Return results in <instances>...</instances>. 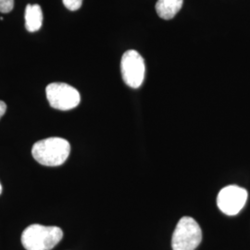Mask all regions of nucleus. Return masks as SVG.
I'll use <instances>...</instances> for the list:
<instances>
[{"instance_id":"nucleus-11","label":"nucleus","mask_w":250,"mask_h":250,"mask_svg":"<svg viewBox=\"0 0 250 250\" xmlns=\"http://www.w3.org/2000/svg\"><path fill=\"white\" fill-rule=\"evenodd\" d=\"M6 111H7V105H6V103L0 100V119L6 113Z\"/></svg>"},{"instance_id":"nucleus-2","label":"nucleus","mask_w":250,"mask_h":250,"mask_svg":"<svg viewBox=\"0 0 250 250\" xmlns=\"http://www.w3.org/2000/svg\"><path fill=\"white\" fill-rule=\"evenodd\" d=\"M62 237L60 227L32 224L22 232L21 244L26 250H51Z\"/></svg>"},{"instance_id":"nucleus-1","label":"nucleus","mask_w":250,"mask_h":250,"mask_svg":"<svg viewBox=\"0 0 250 250\" xmlns=\"http://www.w3.org/2000/svg\"><path fill=\"white\" fill-rule=\"evenodd\" d=\"M71 152V145L61 137H49L36 142L32 148L34 159L40 164L56 167L67 161Z\"/></svg>"},{"instance_id":"nucleus-8","label":"nucleus","mask_w":250,"mask_h":250,"mask_svg":"<svg viewBox=\"0 0 250 250\" xmlns=\"http://www.w3.org/2000/svg\"><path fill=\"white\" fill-rule=\"evenodd\" d=\"M184 0H158L156 3V11L161 19L170 20L183 7Z\"/></svg>"},{"instance_id":"nucleus-3","label":"nucleus","mask_w":250,"mask_h":250,"mask_svg":"<svg viewBox=\"0 0 250 250\" xmlns=\"http://www.w3.org/2000/svg\"><path fill=\"white\" fill-rule=\"evenodd\" d=\"M202 241V231L196 220L183 217L172 234L171 247L173 250H195Z\"/></svg>"},{"instance_id":"nucleus-6","label":"nucleus","mask_w":250,"mask_h":250,"mask_svg":"<svg viewBox=\"0 0 250 250\" xmlns=\"http://www.w3.org/2000/svg\"><path fill=\"white\" fill-rule=\"evenodd\" d=\"M248 200V191L237 186H228L223 188L218 197L217 205L224 214H238Z\"/></svg>"},{"instance_id":"nucleus-9","label":"nucleus","mask_w":250,"mask_h":250,"mask_svg":"<svg viewBox=\"0 0 250 250\" xmlns=\"http://www.w3.org/2000/svg\"><path fill=\"white\" fill-rule=\"evenodd\" d=\"M64 6L72 11L80 9L83 4V0H62Z\"/></svg>"},{"instance_id":"nucleus-4","label":"nucleus","mask_w":250,"mask_h":250,"mask_svg":"<svg viewBox=\"0 0 250 250\" xmlns=\"http://www.w3.org/2000/svg\"><path fill=\"white\" fill-rule=\"evenodd\" d=\"M49 105L59 110H70L79 105L80 93L72 85L64 83H52L45 88Z\"/></svg>"},{"instance_id":"nucleus-7","label":"nucleus","mask_w":250,"mask_h":250,"mask_svg":"<svg viewBox=\"0 0 250 250\" xmlns=\"http://www.w3.org/2000/svg\"><path fill=\"white\" fill-rule=\"evenodd\" d=\"M43 24V11L39 5L28 4L25 9V27L30 33L38 31Z\"/></svg>"},{"instance_id":"nucleus-5","label":"nucleus","mask_w":250,"mask_h":250,"mask_svg":"<svg viewBox=\"0 0 250 250\" xmlns=\"http://www.w3.org/2000/svg\"><path fill=\"white\" fill-rule=\"evenodd\" d=\"M122 76L131 88H139L145 78V62L142 56L135 50L126 51L121 62Z\"/></svg>"},{"instance_id":"nucleus-10","label":"nucleus","mask_w":250,"mask_h":250,"mask_svg":"<svg viewBox=\"0 0 250 250\" xmlns=\"http://www.w3.org/2000/svg\"><path fill=\"white\" fill-rule=\"evenodd\" d=\"M14 7V0H0V12L9 13Z\"/></svg>"},{"instance_id":"nucleus-12","label":"nucleus","mask_w":250,"mask_h":250,"mask_svg":"<svg viewBox=\"0 0 250 250\" xmlns=\"http://www.w3.org/2000/svg\"><path fill=\"white\" fill-rule=\"evenodd\" d=\"M2 193V186H1V184H0V194Z\"/></svg>"}]
</instances>
